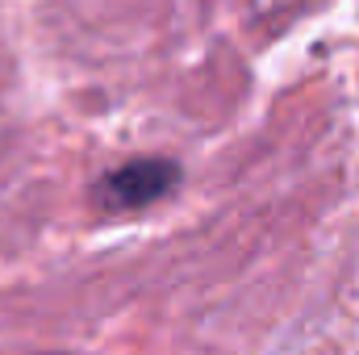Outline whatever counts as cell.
I'll return each mask as SVG.
<instances>
[{"instance_id": "obj_1", "label": "cell", "mask_w": 359, "mask_h": 355, "mask_svg": "<svg viewBox=\"0 0 359 355\" xmlns=\"http://www.w3.org/2000/svg\"><path fill=\"white\" fill-rule=\"evenodd\" d=\"M176 184L180 163H172V159H130L96 184V201L104 209H142V205H155L159 196H168Z\"/></svg>"}]
</instances>
